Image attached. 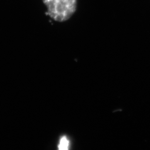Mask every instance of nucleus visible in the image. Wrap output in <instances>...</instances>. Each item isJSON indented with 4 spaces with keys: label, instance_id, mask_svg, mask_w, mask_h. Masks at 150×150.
Segmentation results:
<instances>
[{
    "label": "nucleus",
    "instance_id": "obj_1",
    "mask_svg": "<svg viewBox=\"0 0 150 150\" xmlns=\"http://www.w3.org/2000/svg\"><path fill=\"white\" fill-rule=\"evenodd\" d=\"M47 14L54 21L62 23L69 20L76 11L77 0H42Z\"/></svg>",
    "mask_w": 150,
    "mask_h": 150
},
{
    "label": "nucleus",
    "instance_id": "obj_2",
    "mask_svg": "<svg viewBox=\"0 0 150 150\" xmlns=\"http://www.w3.org/2000/svg\"><path fill=\"white\" fill-rule=\"evenodd\" d=\"M69 141L67 137L64 136L61 138L60 140L58 146V150H69Z\"/></svg>",
    "mask_w": 150,
    "mask_h": 150
}]
</instances>
